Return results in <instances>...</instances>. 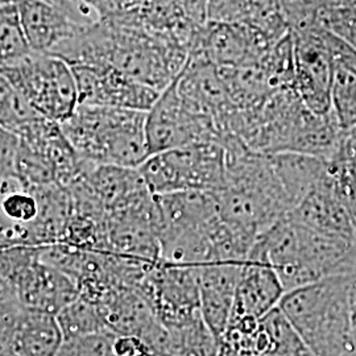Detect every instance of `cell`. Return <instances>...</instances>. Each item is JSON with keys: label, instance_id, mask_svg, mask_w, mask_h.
I'll return each instance as SVG.
<instances>
[{"label": "cell", "instance_id": "obj_1", "mask_svg": "<svg viewBox=\"0 0 356 356\" xmlns=\"http://www.w3.org/2000/svg\"><path fill=\"white\" fill-rule=\"evenodd\" d=\"M247 260L273 268L291 292L330 276H356V236L322 234L285 216L257 236Z\"/></svg>", "mask_w": 356, "mask_h": 356}, {"label": "cell", "instance_id": "obj_2", "mask_svg": "<svg viewBox=\"0 0 356 356\" xmlns=\"http://www.w3.org/2000/svg\"><path fill=\"white\" fill-rule=\"evenodd\" d=\"M222 144L226 151V184L214 193L219 214L259 236L288 216L292 204L268 154L251 149L235 135L226 136Z\"/></svg>", "mask_w": 356, "mask_h": 356}, {"label": "cell", "instance_id": "obj_3", "mask_svg": "<svg viewBox=\"0 0 356 356\" xmlns=\"http://www.w3.org/2000/svg\"><path fill=\"white\" fill-rule=\"evenodd\" d=\"M356 276L338 275L285 293L279 307L316 356L356 351L351 294Z\"/></svg>", "mask_w": 356, "mask_h": 356}, {"label": "cell", "instance_id": "obj_4", "mask_svg": "<svg viewBox=\"0 0 356 356\" xmlns=\"http://www.w3.org/2000/svg\"><path fill=\"white\" fill-rule=\"evenodd\" d=\"M145 120L143 111L79 104L61 127L82 159L139 169L151 156Z\"/></svg>", "mask_w": 356, "mask_h": 356}, {"label": "cell", "instance_id": "obj_5", "mask_svg": "<svg viewBox=\"0 0 356 356\" xmlns=\"http://www.w3.org/2000/svg\"><path fill=\"white\" fill-rule=\"evenodd\" d=\"M0 264L1 297L28 309L57 316L79 296L74 281L41 260L40 247L4 248Z\"/></svg>", "mask_w": 356, "mask_h": 356}, {"label": "cell", "instance_id": "obj_6", "mask_svg": "<svg viewBox=\"0 0 356 356\" xmlns=\"http://www.w3.org/2000/svg\"><path fill=\"white\" fill-rule=\"evenodd\" d=\"M139 172L153 195L178 191L214 194L226 184V151L220 141L197 143L149 156Z\"/></svg>", "mask_w": 356, "mask_h": 356}, {"label": "cell", "instance_id": "obj_7", "mask_svg": "<svg viewBox=\"0 0 356 356\" xmlns=\"http://www.w3.org/2000/svg\"><path fill=\"white\" fill-rule=\"evenodd\" d=\"M1 76L44 118L64 123L76 113L79 94L72 66L60 57L33 51L19 64L1 67Z\"/></svg>", "mask_w": 356, "mask_h": 356}, {"label": "cell", "instance_id": "obj_8", "mask_svg": "<svg viewBox=\"0 0 356 356\" xmlns=\"http://www.w3.org/2000/svg\"><path fill=\"white\" fill-rule=\"evenodd\" d=\"M145 134L151 156L197 143H222L216 122L193 113L185 104L178 91L177 78L147 113Z\"/></svg>", "mask_w": 356, "mask_h": 356}, {"label": "cell", "instance_id": "obj_9", "mask_svg": "<svg viewBox=\"0 0 356 356\" xmlns=\"http://www.w3.org/2000/svg\"><path fill=\"white\" fill-rule=\"evenodd\" d=\"M198 268L159 261L141 281L140 292L166 329L201 314Z\"/></svg>", "mask_w": 356, "mask_h": 356}, {"label": "cell", "instance_id": "obj_10", "mask_svg": "<svg viewBox=\"0 0 356 356\" xmlns=\"http://www.w3.org/2000/svg\"><path fill=\"white\" fill-rule=\"evenodd\" d=\"M294 76L292 89L306 107L318 115L332 113L334 58L327 42V31L292 33Z\"/></svg>", "mask_w": 356, "mask_h": 356}, {"label": "cell", "instance_id": "obj_11", "mask_svg": "<svg viewBox=\"0 0 356 356\" xmlns=\"http://www.w3.org/2000/svg\"><path fill=\"white\" fill-rule=\"evenodd\" d=\"M1 356H57L64 337L56 316L1 297Z\"/></svg>", "mask_w": 356, "mask_h": 356}, {"label": "cell", "instance_id": "obj_12", "mask_svg": "<svg viewBox=\"0 0 356 356\" xmlns=\"http://www.w3.org/2000/svg\"><path fill=\"white\" fill-rule=\"evenodd\" d=\"M79 104L148 113L163 91L153 89L111 66H72Z\"/></svg>", "mask_w": 356, "mask_h": 356}, {"label": "cell", "instance_id": "obj_13", "mask_svg": "<svg viewBox=\"0 0 356 356\" xmlns=\"http://www.w3.org/2000/svg\"><path fill=\"white\" fill-rule=\"evenodd\" d=\"M273 45L245 24L206 22L191 42L189 56L216 67H238L259 63Z\"/></svg>", "mask_w": 356, "mask_h": 356}, {"label": "cell", "instance_id": "obj_14", "mask_svg": "<svg viewBox=\"0 0 356 356\" xmlns=\"http://www.w3.org/2000/svg\"><path fill=\"white\" fill-rule=\"evenodd\" d=\"M16 3L28 42L36 53L53 54L65 42L91 26L73 13L44 0H19Z\"/></svg>", "mask_w": 356, "mask_h": 356}, {"label": "cell", "instance_id": "obj_15", "mask_svg": "<svg viewBox=\"0 0 356 356\" xmlns=\"http://www.w3.org/2000/svg\"><path fill=\"white\" fill-rule=\"evenodd\" d=\"M244 263H213L198 268L201 316L219 343L229 327Z\"/></svg>", "mask_w": 356, "mask_h": 356}, {"label": "cell", "instance_id": "obj_16", "mask_svg": "<svg viewBox=\"0 0 356 356\" xmlns=\"http://www.w3.org/2000/svg\"><path fill=\"white\" fill-rule=\"evenodd\" d=\"M285 293L280 277L273 268L247 260L243 264L238 281L231 319L264 318L279 307Z\"/></svg>", "mask_w": 356, "mask_h": 356}, {"label": "cell", "instance_id": "obj_17", "mask_svg": "<svg viewBox=\"0 0 356 356\" xmlns=\"http://www.w3.org/2000/svg\"><path fill=\"white\" fill-rule=\"evenodd\" d=\"M288 216L322 234L343 238L347 241L355 239L354 223L342 202L331 191L327 175L318 188L306 195Z\"/></svg>", "mask_w": 356, "mask_h": 356}, {"label": "cell", "instance_id": "obj_18", "mask_svg": "<svg viewBox=\"0 0 356 356\" xmlns=\"http://www.w3.org/2000/svg\"><path fill=\"white\" fill-rule=\"evenodd\" d=\"M107 329L118 335L143 338L159 322L139 288L120 286L98 302Z\"/></svg>", "mask_w": 356, "mask_h": 356}, {"label": "cell", "instance_id": "obj_19", "mask_svg": "<svg viewBox=\"0 0 356 356\" xmlns=\"http://www.w3.org/2000/svg\"><path fill=\"white\" fill-rule=\"evenodd\" d=\"M268 156L291 201L292 210L306 195L316 191L327 175V159L323 157L297 152Z\"/></svg>", "mask_w": 356, "mask_h": 356}, {"label": "cell", "instance_id": "obj_20", "mask_svg": "<svg viewBox=\"0 0 356 356\" xmlns=\"http://www.w3.org/2000/svg\"><path fill=\"white\" fill-rule=\"evenodd\" d=\"M0 51L1 67L19 64L33 53L22 24L16 1L0 4Z\"/></svg>", "mask_w": 356, "mask_h": 356}, {"label": "cell", "instance_id": "obj_21", "mask_svg": "<svg viewBox=\"0 0 356 356\" xmlns=\"http://www.w3.org/2000/svg\"><path fill=\"white\" fill-rule=\"evenodd\" d=\"M64 341L108 330L97 304L78 296L56 316Z\"/></svg>", "mask_w": 356, "mask_h": 356}, {"label": "cell", "instance_id": "obj_22", "mask_svg": "<svg viewBox=\"0 0 356 356\" xmlns=\"http://www.w3.org/2000/svg\"><path fill=\"white\" fill-rule=\"evenodd\" d=\"M270 44H277L291 33L280 0H251L244 23Z\"/></svg>", "mask_w": 356, "mask_h": 356}, {"label": "cell", "instance_id": "obj_23", "mask_svg": "<svg viewBox=\"0 0 356 356\" xmlns=\"http://www.w3.org/2000/svg\"><path fill=\"white\" fill-rule=\"evenodd\" d=\"M40 118L36 108L29 103L26 97L15 89L3 76H0V123L1 128L13 134H17L28 124Z\"/></svg>", "mask_w": 356, "mask_h": 356}, {"label": "cell", "instance_id": "obj_24", "mask_svg": "<svg viewBox=\"0 0 356 356\" xmlns=\"http://www.w3.org/2000/svg\"><path fill=\"white\" fill-rule=\"evenodd\" d=\"M332 81V113L342 131L356 127V74L335 64Z\"/></svg>", "mask_w": 356, "mask_h": 356}, {"label": "cell", "instance_id": "obj_25", "mask_svg": "<svg viewBox=\"0 0 356 356\" xmlns=\"http://www.w3.org/2000/svg\"><path fill=\"white\" fill-rule=\"evenodd\" d=\"M331 191L342 202L356 229V163L335 154L327 160Z\"/></svg>", "mask_w": 356, "mask_h": 356}, {"label": "cell", "instance_id": "obj_26", "mask_svg": "<svg viewBox=\"0 0 356 356\" xmlns=\"http://www.w3.org/2000/svg\"><path fill=\"white\" fill-rule=\"evenodd\" d=\"M291 33L322 28V19L330 10L329 0H280Z\"/></svg>", "mask_w": 356, "mask_h": 356}, {"label": "cell", "instance_id": "obj_27", "mask_svg": "<svg viewBox=\"0 0 356 356\" xmlns=\"http://www.w3.org/2000/svg\"><path fill=\"white\" fill-rule=\"evenodd\" d=\"M0 219L28 225L36 220L40 213L38 198L26 189L0 193Z\"/></svg>", "mask_w": 356, "mask_h": 356}, {"label": "cell", "instance_id": "obj_28", "mask_svg": "<svg viewBox=\"0 0 356 356\" xmlns=\"http://www.w3.org/2000/svg\"><path fill=\"white\" fill-rule=\"evenodd\" d=\"M115 332L110 330L64 341L57 356H115Z\"/></svg>", "mask_w": 356, "mask_h": 356}, {"label": "cell", "instance_id": "obj_29", "mask_svg": "<svg viewBox=\"0 0 356 356\" xmlns=\"http://www.w3.org/2000/svg\"><path fill=\"white\" fill-rule=\"evenodd\" d=\"M251 0H207L206 20L243 24Z\"/></svg>", "mask_w": 356, "mask_h": 356}, {"label": "cell", "instance_id": "obj_30", "mask_svg": "<svg viewBox=\"0 0 356 356\" xmlns=\"http://www.w3.org/2000/svg\"><path fill=\"white\" fill-rule=\"evenodd\" d=\"M322 28L343 40L356 51V13L331 8L322 19Z\"/></svg>", "mask_w": 356, "mask_h": 356}, {"label": "cell", "instance_id": "obj_31", "mask_svg": "<svg viewBox=\"0 0 356 356\" xmlns=\"http://www.w3.org/2000/svg\"><path fill=\"white\" fill-rule=\"evenodd\" d=\"M20 139L7 129L0 131V179L16 177Z\"/></svg>", "mask_w": 356, "mask_h": 356}, {"label": "cell", "instance_id": "obj_32", "mask_svg": "<svg viewBox=\"0 0 356 356\" xmlns=\"http://www.w3.org/2000/svg\"><path fill=\"white\" fill-rule=\"evenodd\" d=\"M90 8L97 13L99 20L111 19L120 13H126L119 0H83Z\"/></svg>", "mask_w": 356, "mask_h": 356}, {"label": "cell", "instance_id": "obj_33", "mask_svg": "<svg viewBox=\"0 0 356 356\" xmlns=\"http://www.w3.org/2000/svg\"><path fill=\"white\" fill-rule=\"evenodd\" d=\"M335 154L342 156L344 159L356 163V127L347 129V131H342L339 148H338V152Z\"/></svg>", "mask_w": 356, "mask_h": 356}, {"label": "cell", "instance_id": "obj_34", "mask_svg": "<svg viewBox=\"0 0 356 356\" xmlns=\"http://www.w3.org/2000/svg\"><path fill=\"white\" fill-rule=\"evenodd\" d=\"M329 7L356 13V0H329Z\"/></svg>", "mask_w": 356, "mask_h": 356}, {"label": "cell", "instance_id": "obj_35", "mask_svg": "<svg viewBox=\"0 0 356 356\" xmlns=\"http://www.w3.org/2000/svg\"><path fill=\"white\" fill-rule=\"evenodd\" d=\"M122 7L126 11H135V10H141L143 6L147 3V0H119Z\"/></svg>", "mask_w": 356, "mask_h": 356}, {"label": "cell", "instance_id": "obj_36", "mask_svg": "<svg viewBox=\"0 0 356 356\" xmlns=\"http://www.w3.org/2000/svg\"><path fill=\"white\" fill-rule=\"evenodd\" d=\"M346 356H356V351H354V353H351V354H348V355Z\"/></svg>", "mask_w": 356, "mask_h": 356}]
</instances>
